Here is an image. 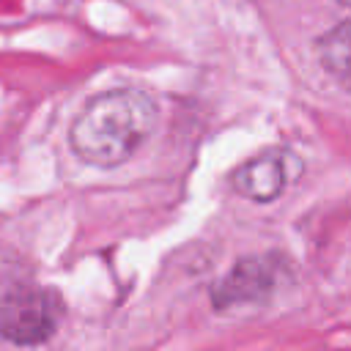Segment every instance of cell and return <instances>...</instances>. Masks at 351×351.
<instances>
[{
	"mask_svg": "<svg viewBox=\"0 0 351 351\" xmlns=\"http://www.w3.org/2000/svg\"><path fill=\"white\" fill-rule=\"evenodd\" d=\"M318 58L329 77L340 82L351 93V19L335 25L329 33H324L315 44Z\"/></svg>",
	"mask_w": 351,
	"mask_h": 351,
	"instance_id": "5b68a950",
	"label": "cell"
},
{
	"mask_svg": "<svg viewBox=\"0 0 351 351\" xmlns=\"http://www.w3.org/2000/svg\"><path fill=\"white\" fill-rule=\"evenodd\" d=\"M299 159L291 151H266L250 162H244L233 173V189L250 200L269 203L274 200L285 184L299 173Z\"/></svg>",
	"mask_w": 351,
	"mask_h": 351,
	"instance_id": "277c9868",
	"label": "cell"
},
{
	"mask_svg": "<svg viewBox=\"0 0 351 351\" xmlns=\"http://www.w3.org/2000/svg\"><path fill=\"white\" fill-rule=\"evenodd\" d=\"M288 274V263L280 255H250L241 258L214 288H211V302L217 310H230V307H244V304H261L274 291Z\"/></svg>",
	"mask_w": 351,
	"mask_h": 351,
	"instance_id": "3957f363",
	"label": "cell"
},
{
	"mask_svg": "<svg viewBox=\"0 0 351 351\" xmlns=\"http://www.w3.org/2000/svg\"><path fill=\"white\" fill-rule=\"evenodd\" d=\"M156 101L140 88H112L90 96L71 123L74 154L93 167L126 162L156 126Z\"/></svg>",
	"mask_w": 351,
	"mask_h": 351,
	"instance_id": "6da1fadb",
	"label": "cell"
},
{
	"mask_svg": "<svg viewBox=\"0 0 351 351\" xmlns=\"http://www.w3.org/2000/svg\"><path fill=\"white\" fill-rule=\"evenodd\" d=\"M60 324V302L38 285H16L0 296V337L14 346H41Z\"/></svg>",
	"mask_w": 351,
	"mask_h": 351,
	"instance_id": "7a4b0ae2",
	"label": "cell"
}]
</instances>
